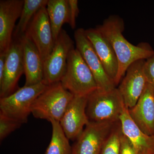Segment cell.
Instances as JSON below:
<instances>
[{
    "instance_id": "cell-17",
    "label": "cell",
    "mask_w": 154,
    "mask_h": 154,
    "mask_svg": "<svg viewBox=\"0 0 154 154\" xmlns=\"http://www.w3.org/2000/svg\"><path fill=\"white\" fill-rule=\"evenodd\" d=\"M122 132L130 140L139 154H154V135L143 132L131 118L125 106L119 117Z\"/></svg>"
},
{
    "instance_id": "cell-2",
    "label": "cell",
    "mask_w": 154,
    "mask_h": 154,
    "mask_svg": "<svg viewBox=\"0 0 154 154\" xmlns=\"http://www.w3.org/2000/svg\"><path fill=\"white\" fill-rule=\"evenodd\" d=\"M74 96L60 82L50 85L33 103L31 113L36 118L60 122Z\"/></svg>"
},
{
    "instance_id": "cell-18",
    "label": "cell",
    "mask_w": 154,
    "mask_h": 154,
    "mask_svg": "<svg viewBox=\"0 0 154 154\" xmlns=\"http://www.w3.org/2000/svg\"><path fill=\"white\" fill-rule=\"evenodd\" d=\"M46 8L55 42L63 25L69 22L68 0H48Z\"/></svg>"
},
{
    "instance_id": "cell-22",
    "label": "cell",
    "mask_w": 154,
    "mask_h": 154,
    "mask_svg": "<svg viewBox=\"0 0 154 154\" xmlns=\"http://www.w3.org/2000/svg\"><path fill=\"white\" fill-rule=\"evenodd\" d=\"M22 123L0 113V140L2 141L9 135L19 128Z\"/></svg>"
},
{
    "instance_id": "cell-24",
    "label": "cell",
    "mask_w": 154,
    "mask_h": 154,
    "mask_svg": "<svg viewBox=\"0 0 154 154\" xmlns=\"http://www.w3.org/2000/svg\"><path fill=\"white\" fill-rule=\"evenodd\" d=\"M69 8V24L72 29H75L76 27V19L79 13L78 1L68 0Z\"/></svg>"
},
{
    "instance_id": "cell-13",
    "label": "cell",
    "mask_w": 154,
    "mask_h": 154,
    "mask_svg": "<svg viewBox=\"0 0 154 154\" xmlns=\"http://www.w3.org/2000/svg\"><path fill=\"white\" fill-rule=\"evenodd\" d=\"M24 2V0L0 1V52H8L11 47Z\"/></svg>"
},
{
    "instance_id": "cell-19",
    "label": "cell",
    "mask_w": 154,
    "mask_h": 154,
    "mask_svg": "<svg viewBox=\"0 0 154 154\" xmlns=\"http://www.w3.org/2000/svg\"><path fill=\"white\" fill-rule=\"evenodd\" d=\"M48 0H24L19 22L16 26L13 36L19 38L25 34L28 25L39 9L46 6Z\"/></svg>"
},
{
    "instance_id": "cell-23",
    "label": "cell",
    "mask_w": 154,
    "mask_h": 154,
    "mask_svg": "<svg viewBox=\"0 0 154 154\" xmlns=\"http://www.w3.org/2000/svg\"><path fill=\"white\" fill-rule=\"evenodd\" d=\"M144 72L147 82L154 94V55L146 60L144 66Z\"/></svg>"
},
{
    "instance_id": "cell-14",
    "label": "cell",
    "mask_w": 154,
    "mask_h": 154,
    "mask_svg": "<svg viewBox=\"0 0 154 154\" xmlns=\"http://www.w3.org/2000/svg\"><path fill=\"white\" fill-rule=\"evenodd\" d=\"M85 33L100 59L107 75L116 85L119 64L112 45L96 28L85 30Z\"/></svg>"
},
{
    "instance_id": "cell-7",
    "label": "cell",
    "mask_w": 154,
    "mask_h": 154,
    "mask_svg": "<svg viewBox=\"0 0 154 154\" xmlns=\"http://www.w3.org/2000/svg\"><path fill=\"white\" fill-rule=\"evenodd\" d=\"M76 48L94 75L97 86V91L107 92L116 88L115 84L107 75L100 59L93 45L87 38L85 29L79 28L75 31Z\"/></svg>"
},
{
    "instance_id": "cell-16",
    "label": "cell",
    "mask_w": 154,
    "mask_h": 154,
    "mask_svg": "<svg viewBox=\"0 0 154 154\" xmlns=\"http://www.w3.org/2000/svg\"><path fill=\"white\" fill-rule=\"evenodd\" d=\"M128 109L134 122L143 131L149 135H154V94L147 84L136 104Z\"/></svg>"
},
{
    "instance_id": "cell-1",
    "label": "cell",
    "mask_w": 154,
    "mask_h": 154,
    "mask_svg": "<svg viewBox=\"0 0 154 154\" xmlns=\"http://www.w3.org/2000/svg\"><path fill=\"white\" fill-rule=\"evenodd\" d=\"M96 28L107 38L115 51L119 64L116 85L120 83L128 67L136 61L147 60L154 55V51L147 43L134 45L125 38L123 19L117 16H110Z\"/></svg>"
},
{
    "instance_id": "cell-12",
    "label": "cell",
    "mask_w": 154,
    "mask_h": 154,
    "mask_svg": "<svg viewBox=\"0 0 154 154\" xmlns=\"http://www.w3.org/2000/svg\"><path fill=\"white\" fill-rule=\"evenodd\" d=\"M88 96H74L59 122L69 140H77L90 122L86 113Z\"/></svg>"
},
{
    "instance_id": "cell-3",
    "label": "cell",
    "mask_w": 154,
    "mask_h": 154,
    "mask_svg": "<svg viewBox=\"0 0 154 154\" xmlns=\"http://www.w3.org/2000/svg\"><path fill=\"white\" fill-rule=\"evenodd\" d=\"M60 82L74 96H89L97 90L94 75L76 48L69 54L66 71Z\"/></svg>"
},
{
    "instance_id": "cell-15",
    "label": "cell",
    "mask_w": 154,
    "mask_h": 154,
    "mask_svg": "<svg viewBox=\"0 0 154 154\" xmlns=\"http://www.w3.org/2000/svg\"><path fill=\"white\" fill-rule=\"evenodd\" d=\"M19 38L22 46L25 86L34 85L42 82L44 75L43 61L38 49L26 34Z\"/></svg>"
},
{
    "instance_id": "cell-21",
    "label": "cell",
    "mask_w": 154,
    "mask_h": 154,
    "mask_svg": "<svg viewBox=\"0 0 154 154\" xmlns=\"http://www.w3.org/2000/svg\"><path fill=\"white\" fill-rule=\"evenodd\" d=\"M122 134V127L119 120L113 125L103 143L100 154H119Z\"/></svg>"
},
{
    "instance_id": "cell-4",
    "label": "cell",
    "mask_w": 154,
    "mask_h": 154,
    "mask_svg": "<svg viewBox=\"0 0 154 154\" xmlns=\"http://www.w3.org/2000/svg\"><path fill=\"white\" fill-rule=\"evenodd\" d=\"M125 107L118 88L107 92L96 90L88 96L86 113L91 122H116Z\"/></svg>"
},
{
    "instance_id": "cell-11",
    "label": "cell",
    "mask_w": 154,
    "mask_h": 154,
    "mask_svg": "<svg viewBox=\"0 0 154 154\" xmlns=\"http://www.w3.org/2000/svg\"><path fill=\"white\" fill-rule=\"evenodd\" d=\"M145 61L140 60L131 64L117 88L128 109L136 104L147 84L144 72Z\"/></svg>"
},
{
    "instance_id": "cell-26",
    "label": "cell",
    "mask_w": 154,
    "mask_h": 154,
    "mask_svg": "<svg viewBox=\"0 0 154 154\" xmlns=\"http://www.w3.org/2000/svg\"><path fill=\"white\" fill-rule=\"evenodd\" d=\"M7 52H0V81L2 79L5 65Z\"/></svg>"
},
{
    "instance_id": "cell-5",
    "label": "cell",
    "mask_w": 154,
    "mask_h": 154,
    "mask_svg": "<svg viewBox=\"0 0 154 154\" xmlns=\"http://www.w3.org/2000/svg\"><path fill=\"white\" fill-rule=\"evenodd\" d=\"M47 85L43 82L19 88L11 95L0 98V113L22 124L28 122L33 103Z\"/></svg>"
},
{
    "instance_id": "cell-25",
    "label": "cell",
    "mask_w": 154,
    "mask_h": 154,
    "mask_svg": "<svg viewBox=\"0 0 154 154\" xmlns=\"http://www.w3.org/2000/svg\"><path fill=\"white\" fill-rule=\"evenodd\" d=\"M119 154H139L131 142L123 133L121 137Z\"/></svg>"
},
{
    "instance_id": "cell-8",
    "label": "cell",
    "mask_w": 154,
    "mask_h": 154,
    "mask_svg": "<svg viewBox=\"0 0 154 154\" xmlns=\"http://www.w3.org/2000/svg\"><path fill=\"white\" fill-rule=\"evenodd\" d=\"M46 7H42L36 13L25 33L38 49L43 63L52 51L55 43Z\"/></svg>"
},
{
    "instance_id": "cell-6",
    "label": "cell",
    "mask_w": 154,
    "mask_h": 154,
    "mask_svg": "<svg viewBox=\"0 0 154 154\" xmlns=\"http://www.w3.org/2000/svg\"><path fill=\"white\" fill-rule=\"evenodd\" d=\"M74 42L62 29L52 51L43 63V82L48 86L60 82L66 71L69 54L74 48Z\"/></svg>"
},
{
    "instance_id": "cell-9",
    "label": "cell",
    "mask_w": 154,
    "mask_h": 154,
    "mask_svg": "<svg viewBox=\"0 0 154 154\" xmlns=\"http://www.w3.org/2000/svg\"><path fill=\"white\" fill-rule=\"evenodd\" d=\"M116 122H89L72 147V154H100Z\"/></svg>"
},
{
    "instance_id": "cell-20",
    "label": "cell",
    "mask_w": 154,
    "mask_h": 154,
    "mask_svg": "<svg viewBox=\"0 0 154 154\" xmlns=\"http://www.w3.org/2000/svg\"><path fill=\"white\" fill-rule=\"evenodd\" d=\"M52 136L45 154H72V147L59 122L51 120Z\"/></svg>"
},
{
    "instance_id": "cell-10",
    "label": "cell",
    "mask_w": 154,
    "mask_h": 154,
    "mask_svg": "<svg viewBox=\"0 0 154 154\" xmlns=\"http://www.w3.org/2000/svg\"><path fill=\"white\" fill-rule=\"evenodd\" d=\"M24 73L22 44L20 38H15L7 52L4 75L0 81V98L15 92L19 79Z\"/></svg>"
}]
</instances>
